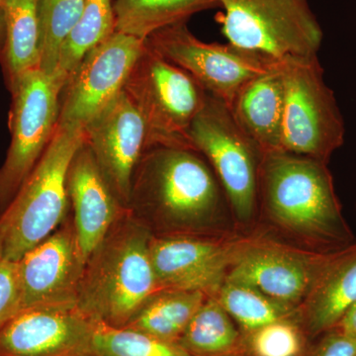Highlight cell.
<instances>
[{
    "label": "cell",
    "instance_id": "cell-17",
    "mask_svg": "<svg viewBox=\"0 0 356 356\" xmlns=\"http://www.w3.org/2000/svg\"><path fill=\"white\" fill-rule=\"evenodd\" d=\"M67 185L77 241L88 261L115 222L128 209L105 181L86 142L70 163Z\"/></svg>",
    "mask_w": 356,
    "mask_h": 356
},
{
    "label": "cell",
    "instance_id": "cell-32",
    "mask_svg": "<svg viewBox=\"0 0 356 356\" xmlns=\"http://www.w3.org/2000/svg\"><path fill=\"white\" fill-rule=\"evenodd\" d=\"M6 39V18H4L3 10L0 7V49L3 46Z\"/></svg>",
    "mask_w": 356,
    "mask_h": 356
},
{
    "label": "cell",
    "instance_id": "cell-33",
    "mask_svg": "<svg viewBox=\"0 0 356 356\" xmlns=\"http://www.w3.org/2000/svg\"><path fill=\"white\" fill-rule=\"evenodd\" d=\"M6 226L0 220V261L3 259L4 240H6Z\"/></svg>",
    "mask_w": 356,
    "mask_h": 356
},
{
    "label": "cell",
    "instance_id": "cell-15",
    "mask_svg": "<svg viewBox=\"0 0 356 356\" xmlns=\"http://www.w3.org/2000/svg\"><path fill=\"white\" fill-rule=\"evenodd\" d=\"M95 321L77 305L22 309L0 325V356H77L92 351Z\"/></svg>",
    "mask_w": 356,
    "mask_h": 356
},
{
    "label": "cell",
    "instance_id": "cell-23",
    "mask_svg": "<svg viewBox=\"0 0 356 356\" xmlns=\"http://www.w3.org/2000/svg\"><path fill=\"white\" fill-rule=\"evenodd\" d=\"M178 343L192 356H243V336L215 297L205 302Z\"/></svg>",
    "mask_w": 356,
    "mask_h": 356
},
{
    "label": "cell",
    "instance_id": "cell-11",
    "mask_svg": "<svg viewBox=\"0 0 356 356\" xmlns=\"http://www.w3.org/2000/svg\"><path fill=\"white\" fill-rule=\"evenodd\" d=\"M334 252L303 250L257 229L248 236L226 281L248 285L275 301L298 308Z\"/></svg>",
    "mask_w": 356,
    "mask_h": 356
},
{
    "label": "cell",
    "instance_id": "cell-9",
    "mask_svg": "<svg viewBox=\"0 0 356 356\" xmlns=\"http://www.w3.org/2000/svg\"><path fill=\"white\" fill-rule=\"evenodd\" d=\"M62 86L41 70L26 72L9 89L10 146L0 168V216L50 145L57 129Z\"/></svg>",
    "mask_w": 356,
    "mask_h": 356
},
{
    "label": "cell",
    "instance_id": "cell-8",
    "mask_svg": "<svg viewBox=\"0 0 356 356\" xmlns=\"http://www.w3.org/2000/svg\"><path fill=\"white\" fill-rule=\"evenodd\" d=\"M229 43L280 62L317 57L323 30L308 0H218Z\"/></svg>",
    "mask_w": 356,
    "mask_h": 356
},
{
    "label": "cell",
    "instance_id": "cell-10",
    "mask_svg": "<svg viewBox=\"0 0 356 356\" xmlns=\"http://www.w3.org/2000/svg\"><path fill=\"white\" fill-rule=\"evenodd\" d=\"M145 41L161 57L188 72L208 95L228 105L243 84L275 63L229 43H205L192 34L186 22L159 29Z\"/></svg>",
    "mask_w": 356,
    "mask_h": 356
},
{
    "label": "cell",
    "instance_id": "cell-18",
    "mask_svg": "<svg viewBox=\"0 0 356 356\" xmlns=\"http://www.w3.org/2000/svg\"><path fill=\"white\" fill-rule=\"evenodd\" d=\"M356 302V245L337 250L318 274L297 308L309 341L334 329Z\"/></svg>",
    "mask_w": 356,
    "mask_h": 356
},
{
    "label": "cell",
    "instance_id": "cell-14",
    "mask_svg": "<svg viewBox=\"0 0 356 356\" xmlns=\"http://www.w3.org/2000/svg\"><path fill=\"white\" fill-rule=\"evenodd\" d=\"M86 264L69 215L53 234L17 261L20 310L76 305Z\"/></svg>",
    "mask_w": 356,
    "mask_h": 356
},
{
    "label": "cell",
    "instance_id": "cell-26",
    "mask_svg": "<svg viewBox=\"0 0 356 356\" xmlns=\"http://www.w3.org/2000/svg\"><path fill=\"white\" fill-rule=\"evenodd\" d=\"M86 0H39L40 70L51 77L57 70L60 47L76 26Z\"/></svg>",
    "mask_w": 356,
    "mask_h": 356
},
{
    "label": "cell",
    "instance_id": "cell-20",
    "mask_svg": "<svg viewBox=\"0 0 356 356\" xmlns=\"http://www.w3.org/2000/svg\"><path fill=\"white\" fill-rule=\"evenodd\" d=\"M39 0H2L6 39L0 49V65L7 88L26 72L40 69Z\"/></svg>",
    "mask_w": 356,
    "mask_h": 356
},
{
    "label": "cell",
    "instance_id": "cell-24",
    "mask_svg": "<svg viewBox=\"0 0 356 356\" xmlns=\"http://www.w3.org/2000/svg\"><path fill=\"white\" fill-rule=\"evenodd\" d=\"M115 32L114 0H86L81 17L60 47L53 79L64 88L89 51Z\"/></svg>",
    "mask_w": 356,
    "mask_h": 356
},
{
    "label": "cell",
    "instance_id": "cell-4",
    "mask_svg": "<svg viewBox=\"0 0 356 356\" xmlns=\"http://www.w3.org/2000/svg\"><path fill=\"white\" fill-rule=\"evenodd\" d=\"M83 142V128L58 123L43 156L0 216L6 229L2 259L17 262L69 216L67 172Z\"/></svg>",
    "mask_w": 356,
    "mask_h": 356
},
{
    "label": "cell",
    "instance_id": "cell-30",
    "mask_svg": "<svg viewBox=\"0 0 356 356\" xmlns=\"http://www.w3.org/2000/svg\"><path fill=\"white\" fill-rule=\"evenodd\" d=\"M301 356H356V339L334 327L311 341Z\"/></svg>",
    "mask_w": 356,
    "mask_h": 356
},
{
    "label": "cell",
    "instance_id": "cell-6",
    "mask_svg": "<svg viewBox=\"0 0 356 356\" xmlns=\"http://www.w3.org/2000/svg\"><path fill=\"white\" fill-rule=\"evenodd\" d=\"M284 91L280 152L329 163L346 128L317 57L278 62Z\"/></svg>",
    "mask_w": 356,
    "mask_h": 356
},
{
    "label": "cell",
    "instance_id": "cell-12",
    "mask_svg": "<svg viewBox=\"0 0 356 356\" xmlns=\"http://www.w3.org/2000/svg\"><path fill=\"white\" fill-rule=\"evenodd\" d=\"M145 46V40L115 32L95 47L65 81L58 124L84 128L117 97Z\"/></svg>",
    "mask_w": 356,
    "mask_h": 356
},
{
    "label": "cell",
    "instance_id": "cell-27",
    "mask_svg": "<svg viewBox=\"0 0 356 356\" xmlns=\"http://www.w3.org/2000/svg\"><path fill=\"white\" fill-rule=\"evenodd\" d=\"M92 351L97 356H192L179 343L96 321Z\"/></svg>",
    "mask_w": 356,
    "mask_h": 356
},
{
    "label": "cell",
    "instance_id": "cell-21",
    "mask_svg": "<svg viewBox=\"0 0 356 356\" xmlns=\"http://www.w3.org/2000/svg\"><path fill=\"white\" fill-rule=\"evenodd\" d=\"M206 298L201 292L159 290L124 327L178 343Z\"/></svg>",
    "mask_w": 356,
    "mask_h": 356
},
{
    "label": "cell",
    "instance_id": "cell-25",
    "mask_svg": "<svg viewBox=\"0 0 356 356\" xmlns=\"http://www.w3.org/2000/svg\"><path fill=\"white\" fill-rule=\"evenodd\" d=\"M215 298L235 321L243 334L276 321L296 318L297 308L240 283L226 281Z\"/></svg>",
    "mask_w": 356,
    "mask_h": 356
},
{
    "label": "cell",
    "instance_id": "cell-3",
    "mask_svg": "<svg viewBox=\"0 0 356 356\" xmlns=\"http://www.w3.org/2000/svg\"><path fill=\"white\" fill-rule=\"evenodd\" d=\"M153 235L130 211L86 261L76 305L96 322L124 327L159 291L151 261Z\"/></svg>",
    "mask_w": 356,
    "mask_h": 356
},
{
    "label": "cell",
    "instance_id": "cell-5",
    "mask_svg": "<svg viewBox=\"0 0 356 356\" xmlns=\"http://www.w3.org/2000/svg\"><path fill=\"white\" fill-rule=\"evenodd\" d=\"M228 199L238 231L254 233L259 222V172L264 152L234 118L228 104L208 95L188 130Z\"/></svg>",
    "mask_w": 356,
    "mask_h": 356
},
{
    "label": "cell",
    "instance_id": "cell-34",
    "mask_svg": "<svg viewBox=\"0 0 356 356\" xmlns=\"http://www.w3.org/2000/svg\"><path fill=\"white\" fill-rule=\"evenodd\" d=\"M77 356H97L95 355L93 351H89V353H83V355H77Z\"/></svg>",
    "mask_w": 356,
    "mask_h": 356
},
{
    "label": "cell",
    "instance_id": "cell-35",
    "mask_svg": "<svg viewBox=\"0 0 356 356\" xmlns=\"http://www.w3.org/2000/svg\"><path fill=\"white\" fill-rule=\"evenodd\" d=\"M2 0H0V6H1Z\"/></svg>",
    "mask_w": 356,
    "mask_h": 356
},
{
    "label": "cell",
    "instance_id": "cell-22",
    "mask_svg": "<svg viewBox=\"0 0 356 356\" xmlns=\"http://www.w3.org/2000/svg\"><path fill=\"white\" fill-rule=\"evenodd\" d=\"M218 6V0H114L116 32L146 40L159 29Z\"/></svg>",
    "mask_w": 356,
    "mask_h": 356
},
{
    "label": "cell",
    "instance_id": "cell-29",
    "mask_svg": "<svg viewBox=\"0 0 356 356\" xmlns=\"http://www.w3.org/2000/svg\"><path fill=\"white\" fill-rule=\"evenodd\" d=\"M17 262L0 261V325L19 312Z\"/></svg>",
    "mask_w": 356,
    "mask_h": 356
},
{
    "label": "cell",
    "instance_id": "cell-16",
    "mask_svg": "<svg viewBox=\"0 0 356 356\" xmlns=\"http://www.w3.org/2000/svg\"><path fill=\"white\" fill-rule=\"evenodd\" d=\"M90 149L106 184L128 209L134 170L147 147L142 116L122 90L83 128Z\"/></svg>",
    "mask_w": 356,
    "mask_h": 356
},
{
    "label": "cell",
    "instance_id": "cell-28",
    "mask_svg": "<svg viewBox=\"0 0 356 356\" xmlns=\"http://www.w3.org/2000/svg\"><path fill=\"white\" fill-rule=\"evenodd\" d=\"M243 336V356H301L310 343L296 318L276 321Z\"/></svg>",
    "mask_w": 356,
    "mask_h": 356
},
{
    "label": "cell",
    "instance_id": "cell-2",
    "mask_svg": "<svg viewBox=\"0 0 356 356\" xmlns=\"http://www.w3.org/2000/svg\"><path fill=\"white\" fill-rule=\"evenodd\" d=\"M257 228L281 242L329 254L353 245L327 163L285 152L264 154Z\"/></svg>",
    "mask_w": 356,
    "mask_h": 356
},
{
    "label": "cell",
    "instance_id": "cell-13",
    "mask_svg": "<svg viewBox=\"0 0 356 356\" xmlns=\"http://www.w3.org/2000/svg\"><path fill=\"white\" fill-rule=\"evenodd\" d=\"M250 235L153 236L149 254L159 289L216 296Z\"/></svg>",
    "mask_w": 356,
    "mask_h": 356
},
{
    "label": "cell",
    "instance_id": "cell-19",
    "mask_svg": "<svg viewBox=\"0 0 356 356\" xmlns=\"http://www.w3.org/2000/svg\"><path fill=\"white\" fill-rule=\"evenodd\" d=\"M228 106L264 154L280 152L284 91L278 62L243 84Z\"/></svg>",
    "mask_w": 356,
    "mask_h": 356
},
{
    "label": "cell",
    "instance_id": "cell-7",
    "mask_svg": "<svg viewBox=\"0 0 356 356\" xmlns=\"http://www.w3.org/2000/svg\"><path fill=\"white\" fill-rule=\"evenodd\" d=\"M123 90L144 120L146 149L192 147L188 130L207 92L188 72L161 57L145 41Z\"/></svg>",
    "mask_w": 356,
    "mask_h": 356
},
{
    "label": "cell",
    "instance_id": "cell-31",
    "mask_svg": "<svg viewBox=\"0 0 356 356\" xmlns=\"http://www.w3.org/2000/svg\"><path fill=\"white\" fill-rule=\"evenodd\" d=\"M336 327L343 334L356 339V302Z\"/></svg>",
    "mask_w": 356,
    "mask_h": 356
},
{
    "label": "cell",
    "instance_id": "cell-1",
    "mask_svg": "<svg viewBox=\"0 0 356 356\" xmlns=\"http://www.w3.org/2000/svg\"><path fill=\"white\" fill-rule=\"evenodd\" d=\"M128 210L154 238L243 234L216 175L192 147H147L134 170Z\"/></svg>",
    "mask_w": 356,
    "mask_h": 356
}]
</instances>
